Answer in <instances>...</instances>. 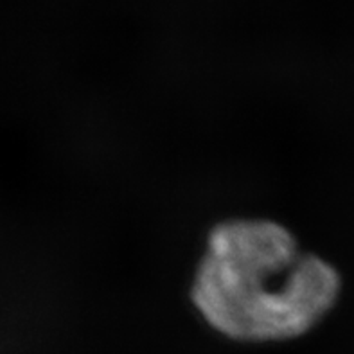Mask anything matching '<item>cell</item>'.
Instances as JSON below:
<instances>
[{"mask_svg":"<svg viewBox=\"0 0 354 354\" xmlns=\"http://www.w3.org/2000/svg\"><path fill=\"white\" fill-rule=\"evenodd\" d=\"M342 295V275L268 218H227L212 225L189 299L200 319L241 344L306 337Z\"/></svg>","mask_w":354,"mask_h":354,"instance_id":"6da1fadb","label":"cell"}]
</instances>
